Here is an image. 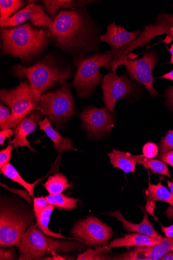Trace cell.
Here are the masks:
<instances>
[{
  "mask_svg": "<svg viewBox=\"0 0 173 260\" xmlns=\"http://www.w3.org/2000/svg\"><path fill=\"white\" fill-rule=\"evenodd\" d=\"M48 31L54 45L73 57L89 56L99 51V32L85 8L60 11Z\"/></svg>",
  "mask_w": 173,
  "mask_h": 260,
  "instance_id": "obj_1",
  "label": "cell"
},
{
  "mask_svg": "<svg viewBox=\"0 0 173 260\" xmlns=\"http://www.w3.org/2000/svg\"><path fill=\"white\" fill-rule=\"evenodd\" d=\"M1 36L4 54L19 58L24 66H31L52 42L48 30L36 28L29 21L16 27L1 28Z\"/></svg>",
  "mask_w": 173,
  "mask_h": 260,
  "instance_id": "obj_2",
  "label": "cell"
},
{
  "mask_svg": "<svg viewBox=\"0 0 173 260\" xmlns=\"http://www.w3.org/2000/svg\"><path fill=\"white\" fill-rule=\"evenodd\" d=\"M12 73L15 77L26 78L37 96L41 99L46 90L65 84L72 77V70L57 55L49 53L28 67L20 64L14 65Z\"/></svg>",
  "mask_w": 173,
  "mask_h": 260,
  "instance_id": "obj_3",
  "label": "cell"
},
{
  "mask_svg": "<svg viewBox=\"0 0 173 260\" xmlns=\"http://www.w3.org/2000/svg\"><path fill=\"white\" fill-rule=\"evenodd\" d=\"M115 55V54L110 50L102 54L73 57V64L77 68L73 84L79 98L91 96L103 77L100 74V68L103 67L107 70L111 69V63Z\"/></svg>",
  "mask_w": 173,
  "mask_h": 260,
  "instance_id": "obj_4",
  "label": "cell"
},
{
  "mask_svg": "<svg viewBox=\"0 0 173 260\" xmlns=\"http://www.w3.org/2000/svg\"><path fill=\"white\" fill-rule=\"evenodd\" d=\"M18 248L19 259H38L45 254L81 251L83 245L76 241H59L47 237L37 224H33L24 234Z\"/></svg>",
  "mask_w": 173,
  "mask_h": 260,
  "instance_id": "obj_5",
  "label": "cell"
},
{
  "mask_svg": "<svg viewBox=\"0 0 173 260\" xmlns=\"http://www.w3.org/2000/svg\"><path fill=\"white\" fill-rule=\"evenodd\" d=\"M35 110L41 111L49 118V121L60 126L77 114L71 85L66 83L56 90L42 94Z\"/></svg>",
  "mask_w": 173,
  "mask_h": 260,
  "instance_id": "obj_6",
  "label": "cell"
},
{
  "mask_svg": "<svg viewBox=\"0 0 173 260\" xmlns=\"http://www.w3.org/2000/svg\"><path fill=\"white\" fill-rule=\"evenodd\" d=\"M33 219L29 212L2 205L0 212V246L19 247Z\"/></svg>",
  "mask_w": 173,
  "mask_h": 260,
  "instance_id": "obj_7",
  "label": "cell"
},
{
  "mask_svg": "<svg viewBox=\"0 0 173 260\" xmlns=\"http://www.w3.org/2000/svg\"><path fill=\"white\" fill-rule=\"evenodd\" d=\"M0 100L10 107L16 127L35 110L41 101L27 82H22L18 86L11 89H2Z\"/></svg>",
  "mask_w": 173,
  "mask_h": 260,
  "instance_id": "obj_8",
  "label": "cell"
},
{
  "mask_svg": "<svg viewBox=\"0 0 173 260\" xmlns=\"http://www.w3.org/2000/svg\"><path fill=\"white\" fill-rule=\"evenodd\" d=\"M158 61L155 52L150 51L144 54L143 56L137 60H130L124 58L111 64L112 72L116 75L117 69L120 66H124L127 68L130 76L135 81L143 84L145 89L154 98L160 96L155 89L153 83L154 78L153 71Z\"/></svg>",
  "mask_w": 173,
  "mask_h": 260,
  "instance_id": "obj_9",
  "label": "cell"
},
{
  "mask_svg": "<svg viewBox=\"0 0 173 260\" xmlns=\"http://www.w3.org/2000/svg\"><path fill=\"white\" fill-rule=\"evenodd\" d=\"M162 35H167L173 40V14L159 15L155 24L145 26L143 31L133 42L115 54L111 64L128 58L137 47H143L151 43L153 38Z\"/></svg>",
  "mask_w": 173,
  "mask_h": 260,
  "instance_id": "obj_10",
  "label": "cell"
},
{
  "mask_svg": "<svg viewBox=\"0 0 173 260\" xmlns=\"http://www.w3.org/2000/svg\"><path fill=\"white\" fill-rule=\"evenodd\" d=\"M71 234L87 246L97 247L107 244L113 236L112 228L93 216L78 222Z\"/></svg>",
  "mask_w": 173,
  "mask_h": 260,
  "instance_id": "obj_11",
  "label": "cell"
},
{
  "mask_svg": "<svg viewBox=\"0 0 173 260\" xmlns=\"http://www.w3.org/2000/svg\"><path fill=\"white\" fill-rule=\"evenodd\" d=\"M80 117L89 137L100 139L112 130L116 115L104 107L89 106L80 114Z\"/></svg>",
  "mask_w": 173,
  "mask_h": 260,
  "instance_id": "obj_12",
  "label": "cell"
},
{
  "mask_svg": "<svg viewBox=\"0 0 173 260\" xmlns=\"http://www.w3.org/2000/svg\"><path fill=\"white\" fill-rule=\"evenodd\" d=\"M28 20L33 26L48 30L53 23V19L45 12L42 5H37L33 1H29L25 7L13 16L0 21V25L1 28L13 27L22 25Z\"/></svg>",
  "mask_w": 173,
  "mask_h": 260,
  "instance_id": "obj_13",
  "label": "cell"
},
{
  "mask_svg": "<svg viewBox=\"0 0 173 260\" xmlns=\"http://www.w3.org/2000/svg\"><path fill=\"white\" fill-rule=\"evenodd\" d=\"M134 88L126 75L118 77L112 72L103 78L102 88L103 101L106 108L115 113V107L119 99H124L131 94Z\"/></svg>",
  "mask_w": 173,
  "mask_h": 260,
  "instance_id": "obj_14",
  "label": "cell"
},
{
  "mask_svg": "<svg viewBox=\"0 0 173 260\" xmlns=\"http://www.w3.org/2000/svg\"><path fill=\"white\" fill-rule=\"evenodd\" d=\"M141 34V30L129 32L114 22L108 26L107 32L101 35V42L108 43L115 54L133 42Z\"/></svg>",
  "mask_w": 173,
  "mask_h": 260,
  "instance_id": "obj_15",
  "label": "cell"
},
{
  "mask_svg": "<svg viewBox=\"0 0 173 260\" xmlns=\"http://www.w3.org/2000/svg\"><path fill=\"white\" fill-rule=\"evenodd\" d=\"M43 114L39 110H34L23 119L15 130L14 138L9 140L10 144L14 145L17 149L18 147H28L32 152H36L30 146L27 137L28 135L34 133L39 126Z\"/></svg>",
  "mask_w": 173,
  "mask_h": 260,
  "instance_id": "obj_16",
  "label": "cell"
},
{
  "mask_svg": "<svg viewBox=\"0 0 173 260\" xmlns=\"http://www.w3.org/2000/svg\"><path fill=\"white\" fill-rule=\"evenodd\" d=\"M142 210L144 213V217L142 222L139 224L133 223L127 220L122 216L119 210L110 212V213L106 215L116 218L118 221L122 223L123 228L128 232H135L150 236V237L154 239L163 240L164 238L158 234L153 225L151 223L149 219H148L146 209L143 208Z\"/></svg>",
  "mask_w": 173,
  "mask_h": 260,
  "instance_id": "obj_17",
  "label": "cell"
},
{
  "mask_svg": "<svg viewBox=\"0 0 173 260\" xmlns=\"http://www.w3.org/2000/svg\"><path fill=\"white\" fill-rule=\"evenodd\" d=\"M163 240L154 239L136 233L126 234L124 238L114 240L109 245L102 247V250L103 252H109L112 249L118 247H126L129 250L131 247L156 245L162 242Z\"/></svg>",
  "mask_w": 173,
  "mask_h": 260,
  "instance_id": "obj_18",
  "label": "cell"
},
{
  "mask_svg": "<svg viewBox=\"0 0 173 260\" xmlns=\"http://www.w3.org/2000/svg\"><path fill=\"white\" fill-rule=\"evenodd\" d=\"M41 2L47 14L53 19L61 11H77L95 2L90 0H43Z\"/></svg>",
  "mask_w": 173,
  "mask_h": 260,
  "instance_id": "obj_19",
  "label": "cell"
},
{
  "mask_svg": "<svg viewBox=\"0 0 173 260\" xmlns=\"http://www.w3.org/2000/svg\"><path fill=\"white\" fill-rule=\"evenodd\" d=\"M40 128L43 131L47 137L50 138L53 142L55 148L58 153V158L62 153L67 150L78 151L73 146V142L68 138H64L56 130H55L50 121L48 120L47 117L43 121L39 122Z\"/></svg>",
  "mask_w": 173,
  "mask_h": 260,
  "instance_id": "obj_20",
  "label": "cell"
},
{
  "mask_svg": "<svg viewBox=\"0 0 173 260\" xmlns=\"http://www.w3.org/2000/svg\"><path fill=\"white\" fill-rule=\"evenodd\" d=\"M133 250L142 258H149L151 260H158L167 252L173 251V238H164L163 241L156 245L135 247Z\"/></svg>",
  "mask_w": 173,
  "mask_h": 260,
  "instance_id": "obj_21",
  "label": "cell"
},
{
  "mask_svg": "<svg viewBox=\"0 0 173 260\" xmlns=\"http://www.w3.org/2000/svg\"><path fill=\"white\" fill-rule=\"evenodd\" d=\"M108 155L114 168L119 169L126 174L135 172L137 162L134 155L113 149V152L108 153Z\"/></svg>",
  "mask_w": 173,
  "mask_h": 260,
  "instance_id": "obj_22",
  "label": "cell"
},
{
  "mask_svg": "<svg viewBox=\"0 0 173 260\" xmlns=\"http://www.w3.org/2000/svg\"><path fill=\"white\" fill-rule=\"evenodd\" d=\"M162 180L157 184L149 182L146 194L148 201H162L169 204L173 207V195L161 183Z\"/></svg>",
  "mask_w": 173,
  "mask_h": 260,
  "instance_id": "obj_23",
  "label": "cell"
},
{
  "mask_svg": "<svg viewBox=\"0 0 173 260\" xmlns=\"http://www.w3.org/2000/svg\"><path fill=\"white\" fill-rule=\"evenodd\" d=\"M134 157L137 163L143 165L146 169L151 170L154 173L171 178L167 165L162 161L147 158L143 155H134Z\"/></svg>",
  "mask_w": 173,
  "mask_h": 260,
  "instance_id": "obj_24",
  "label": "cell"
},
{
  "mask_svg": "<svg viewBox=\"0 0 173 260\" xmlns=\"http://www.w3.org/2000/svg\"><path fill=\"white\" fill-rule=\"evenodd\" d=\"M44 186L49 195H55L62 193L71 185L62 174H56L49 177Z\"/></svg>",
  "mask_w": 173,
  "mask_h": 260,
  "instance_id": "obj_25",
  "label": "cell"
},
{
  "mask_svg": "<svg viewBox=\"0 0 173 260\" xmlns=\"http://www.w3.org/2000/svg\"><path fill=\"white\" fill-rule=\"evenodd\" d=\"M55 209V206L52 205H49L42 212V214L37 218V225L42 232L48 236H51L54 238L66 239L61 234L56 233L48 228L49 220H50L51 216L53 211Z\"/></svg>",
  "mask_w": 173,
  "mask_h": 260,
  "instance_id": "obj_26",
  "label": "cell"
},
{
  "mask_svg": "<svg viewBox=\"0 0 173 260\" xmlns=\"http://www.w3.org/2000/svg\"><path fill=\"white\" fill-rule=\"evenodd\" d=\"M1 173L7 178L17 182L22 186L29 192L32 197H34V188L39 181L34 183H29L24 180L19 175L15 168L10 163L7 164L4 167L1 168Z\"/></svg>",
  "mask_w": 173,
  "mask_h": 260,
  "instance_id": "obj_27",
  "label": "cell"
},
{
  "mask_svg": "<svg viewBox=\"0 0 173 260\" xmlns=\"http://www.w3.org/2000/svg\"><path fill=\"white\" fill-rule=\"evenodd\" d=\"M26 5V3L21 0H1L0 1V21L12 17L16 14V12Z\"/></svg>",
  "mask_w": 173,
  "mask_h": 260,
  "instance_id": "obj_28",
  "label": "cell"
},
{
  "mask_svg": "<svg viewBox=\"0 0 173 260\" xmlns=\"http://www.w3.org/2000/svg\"><path fill=\"white\" fill-rule=\"evenodd\" d=\"M45 198L49 205L67 210L76 208L79 201L73 198H68L62 193L49 195Z\"/></svg>",
  "mask_w": 173,
  "mask_h": 260,
  "instance_id": "obj_29",
  "label": "cell"
},
{
  "mask_svg": "<svg viewBox=\"0 0 173 260\" xmlns=\"http://www.w3.org/2000/svg\"><path fill=\"white\" fill-rule=\"evenodd\" d=\"M0 128L1 130L16 128L12 120L11 109L2 104L0 105Z\"/></svg>",
  "mask_w": 173,
  "mask_h": 260,
  "instance_id": "obj_30",
  "label": "cell"
},
{
  "mask_svg": "<svg viewBox=\"0 0 173 260\" xmlns=\"http://www.w3.org/2000/svg\"><path fill=\"white\" fill-rule=\"evenodd\" d=\"M78 260H97L108 259V257L103 254L102 247L98 246L94 250L89 248L85 252L79 254L78 256Z\"/></svg>",
  "mask_w": 173,
  "mask_h": 260,
  "instance_id": "obj_31",
  "label": "cell"
},
{
  "mask_svg": "<svg viewBox=\"0 0 173 260\" xmlns=\"http://www.w3.org/2000/svg\"><path fill=\"white\" fill-rule=\"evenodd\" d=\"M159 153L173 150V130H169L164 137H162L158 145Z\"/></svg>",
  "mask_w": 173,
  "mask_h": 260,
  "instance_id": "obj_32",
  "label": "cell"
},
{
  "mask_svg": "<svg viewBox=\"0 0 173 260\" xmlns=\"http://www.w3.org/2000/svg\"><path fill=\"white\" fill-rule=\"evenodd\" d=\"M143 155L147 158L153 159L156 157L159 153L158 146L151 142L146 143L142 148Z\"/></svg>",
  "mask_w": 173,
  "mask_h": 260,
  "instance_id": "obj_33",
  "label": "cell"
},
{
  "mask_svg": "<svg viewBox=\"0 0 173 260\" xmlns=\"http://www.w3.org/2000/svg\"><path fill=\"white\" fill-rule=\"evenodd\" d=\"M108 259H126V260H151L149 258H142L138 255L136 251L133 250L125 253L116 255V256L109 257Z\"/></svg>",
  "mask_w": 173,
  "mask_h": 260,
  "instance_id": "obj_34",
  "label": "cell"
},
{
  "mask_svg": "<svg viewBox=\"0 0 173 260\" xmlns=\"http://www.w3.org/2000/svg\"><path fill=\"white\" fill-rule=\"evenodd\" d=\"M34 211L36 218L39 217L42 212L49 205L45 198H36L33 200Z\"/></svg>",
  "mask_w": 173,
  "mask_h": 260,
  "instance_id": "obj_35",
  "label": "cell"
},
{
  "mask_svg": "<svg viewBox=\"0 0 173 260\" xmlns=\"http://www.w3.org/2000/svg\"><path fill=\"white\" fill-rule=\"evenodd\" d=\"M14 145L10 144L8 147L0 152V168H2L12 159L11 154Z\"/></svg>",
  "mask_w": 173,
  "mask_h": 260,
  "instance_id": "obj_36",
  "label": "cell"
},
{
  "mask_svg": "<svg viewBox=\"0 0 173 260\" xmlns=\"http://www.w3.org/2000/svg\"><path fill=\"white\" fill-rule=\"evenodd\" d=\"M159 158L161 161L173 168V150L159 153Z\"/></svg>",
  "mask_w": 173,
  "mask_h": 260,
  "instance_id": "obj_37",
  "label": "cell"
},
{
  "mask_svg": "<svg viewBox=\"0 0 173 260\" xmlns=\"http://www.w3.org/2000/svg\"><path fill=\"white\" fill-rule=\"evenodd\" d=\"M14 249H1V250H0V259H14Z\"/></svg>",
  "mask_w": 173,
  "mask_h": 260,
  "instance_id": "obj_38",
  "label": "cell"
},
{
  "mask_svg": "<svg viewBox=\"0 0 173 260\" xmlns=\"http://www.w3.org/2000/svg\"><path fill=\"white\" fill-rule=\"evenodd\" d=\"M13 136V132L12 129H5L0 132V145L4 146L5 141L7 138H10Z\"/></svg>",
  "mask_w": 173,
  "mask_h": 260,
  "instance_id": "obj_39",
  "label": "cell"
},
{
  "mask_svg": "<svg viewBox=\"0 0 173 260\" xmlns=\"http://www.w3.org/2000/svg\"><path fill=\"white\" fill-rule=\"evenodd\" d=\"M165 94L168 104L173 109V87H168L166 89Z\"/></svg>",
  "mask_w": 173,
  "mask_h": 260,
  "instance_id": "obj_40",
  "label": "cell"
},
{
  "mask_svg": "<svg viewBox=\"0 0 173 260\" xmlns=\"http://www.w3.org/2000/svg\"><path fill=\"white\" fill-rule=\"evenodd\" d=\"M162 231L165 234L166 238H173V224L168 227L161 225Z\"/></svg>",
  "mask_w": 173,
  "mask_h": 260,
  "instance_id": "obj_41",
  "label": "cell"
},
{
  "mask_svg": "<svg viewBox=\"0 0 173 260\" xmlns=\"http://www.w3.org/2000/svg\"><path fill=\"white\" fill-rule=\"evenodd\" d=\"M157 79H166L173 81V70H171V72L158 78Z\"/></svg>",
  "mask_w": 173,
  "mask_h": 260,
  "instance_id": "obj_42",
  "label": "cell"
},
{
  "mask_svg": "<svg viewBox=\"0 0 173 260\" xmlns=\"http://www.w3.org/2000/svg\"><path fill=\"white\" fill-rule=\"evenodd\" d=\"M161 260H173V251L165 253L161 258Z\"/></svg>",
  "mask_w": 173,
  "mask_h": 260,
  "instance_id": "obj_43",
  "label": "cell"
},
{
  "mask_svg": "<svg viewBox=\"0 0 173 260\" xmlns=\"http://www.w3.org/2000/svg\"><path fill=\"white\" fill-rule=\"evenodd\" d=\"M165 215L168 219H173V207L169 206L165 211Z\"/></svg>",
  "mask_w": 173,
  "mask_h": 260,
  "instance_id": "obj_44",
  "label": "cell"
},
{
  "mask_svg": "<svg viewBox=\"0 0 173 260\" xmlns=\"http://www.w3.org/2000/svg\"><path fill=\"white\" fill-rule=\"evenodd\" d=\"M167 50L171 54V59L169 63L170 64H173V43L171 44L170 48L167 49Z\"/></svg>",
  "mask_w": 173,
  "mask_h": 260,
  "instance_id": "obj_45",
  "label": "cell"
},
{
  "mask_svg": "<svg viewBox=\"0 0 173 260\" xmlns=\"http://www.w3.org/2000/svg\"><path fill=\"white\" fill-rule=\"evenodd\" d=\"M167 183L170 189V192L173 195V182H171L168 180L167 181Z\"/></svg>",
  "mask_w": 173,
  "mask_h": 260,
  "instance_id": "obj_46",
  "label": "cell"
},
{
  "mask_svg": "<svg viewBox=\"0 0 173 260\" xmlns=\"http://www.w3.org/2000/svg\"><path fill=\"white\" fill-rule=\"evenodd\" d=\"M172 8H173V6H172Z\"/></svg>",
  "mask_w": 173,
  "mask_h": 260,
  "instance_id": "obj_47",
  "label": "cell"
}]
</instances>
